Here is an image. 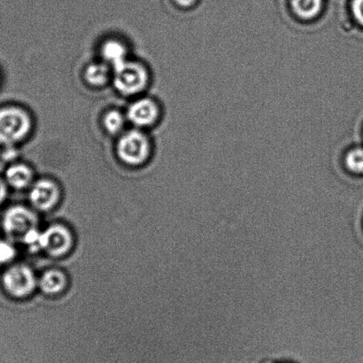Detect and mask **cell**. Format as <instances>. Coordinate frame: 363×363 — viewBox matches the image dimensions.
Returning a JSON list of instances; mask_svg holds the SVG:
<instances>
[{"instance_id": "3957f363", "label": "cell", "mask_w": 363, "mask_h": 363, "mask_svg": "<svg viewBox=\"0 0 363 363\" xmlns=\"http://www.w3.org/2000/svg\"><path fill=\"white\" fill-rule=\"evenodd\" d=\"M120 160L125 164L137 167L147 160L150 153V144L147 136L138 130H132L120 137L116 145Z\"/></svg>"}, {"instance_id": "8fae6325", "label": "cell", "mask_w": 363, "mask_h": 363, "mask_svg": "<svg viewBox=\"0 0 363 363\" xmlns=\"http://www.w3.org/2000/svg\"><path fill=\"white\" fill-rule=\"evenodd\" d=\"M67 277L61 270L45 271L38 281V286L45 294L55 295L62 292L67 286Z\"/></svg>"}, {"instance_id": "9a60e30c", "label": "cell", "mask_w": 363, "mask_h": 363, "mask_svg": "<svg viewBox=\"0 0 363 363\" xmlns=\"http://www.w3.org/2000/svg\"><path fill=\"white\" fill-rule=\"evenodd\" d=\"M125 123V116L118 111H108L104 116V128L111 135H116V133L121 132L124 128Z\"/></svg>"}, {"instance_id": "5bb4252c", "label": "cell", "mask_w": 363, "mask_h": 363, "mask_svg": "<svg viewBox=\"0 0 363 363\" xmlns=\"http://www.w3.org/2000/svg\"><path fill=\"white\" fill-rule=\"evenodd\" d=\"M345 167L351 174H363V149L354 147L345 157Z\"/></svg>"}, {"instance_id": "9c48e42d", "label": "cell", "mask_w": 363, "mask_h": 363, "mask_svg": "<svg viewBox=\"0 0 363 363\" xmlns=\"http://www.w3.org/2000/svg\"><path fill=\"white\" fill-rule=\"evenodd\" d=\"M292 12L298 19L310 22L323 11V0H291Z\"/></svg>"}, {"instance_id": "ac0fdd59", "label": "cell", "mask_w": 363, "mask_h": 363, "mask_svg": "<svg viewBox=\"0 0 363 363\" xmlns=\"http://www.w3.org/2000/svg\"><path fill=\"white\" fill-rule=\"evenodd\" d=\"M352 13L356 23L363 27V0H352Z\"/></svg>"}, {"instance_id": "ffe728a7", "label": "cell", "mask_w": 363, "mask_h": 363, "mask_svg": "<svg viewBox=\"0 0 363 363\" xmlns=\"http://www.w3.org/2000/svg\"><path fill=\"white\" fill-rule=\"evenodd\" d=\"M6 194H8V189H6V183L0 179V203L5 200Z\"/></svg>"}, {"instance_id": "7c38bea8", "label": "cell", "mask_w": 363, "mask_h": 363, "mask_svg": "<svg viewBox=\"0 0 363 363\" xmlns=\"http://www.w3.org/2000/svg\"><path fill=\"white\" fill-rule=\"evenodd\" d=\"M102 57L107 65H111L113 68L121 65L126 61L128 51L124 45L118 40H108L102 45Z\"/></svg>"}, {"instance_id": "7a4b0ae2", "label": "cell", "mask_w": 363, "mask_h": 363, "mask_svg": "<svg viewBox=\"0 0 363 363\" xmlns=\"http://www.w3.org/2000/svg\"><path fill=\"white\" fill-rule=\"evenodd\" d=\"M113 80L116 89L125 95H135L145 89L149 82V74L140 63L126 60L115 67Z\"/></svg>"}, {"instance_id": "6da1fadb", "label": "cell", "mask_w": 363, "mask_h": 363, "mask_svg": "<svg viewBox=\"0 0 363 363\" xmlns=\"http://www.w3.org/2000/svg\"><path fill=\"white\" fill-rule=\"evenodd\" d=\"M33 121L26 109L19 106L0 107V146H16L27 138Z\"/></svg>"}, {"instance_id": "5b68a950", "label": "cell", "mask_w": 363, "mask_h": 363, "mask_svg": "<svg viewBox=\"0 0 363 363\" xmlns=\"http://www.w3.org/2000/svg\"><path fill=\"white\" fill-rule=\"evenodd\" d=\"M73 236L68 228L56 224L45 229L41 234V250L48 255L59 258L70 251Z\"/></svg>"}, {"instance_id": "30bf717a", "label": "cell", "mask_w": 363, "mask_h": 363, "mask_svg": "<svg viewBox=\"0 0 363 363\" xmlns=\"http://www.w3.org/2000/svg\"><path fill=\"white\" fill-rule=\"evenodd\" d=\"M33 172L28 165L15 163L6 169V181L16 189H26L33 182Z\"/></svg>"}, {"instance_id": "8992f818", "label": "cell", "mask_w": 363, "mask_h": 363, "mask_svg": "<svg viewBox=\"0 0 363 363\" xmlns=\"http://www.w3.org/2000/svg\"><path fill=\"white\" fill-rule=\"evenodd\" d=\"M37 218L35 214L24 206H13L6 211L3 225L10 235H23L35 228Z\"/></svg>"}, {"instance_id": "e0dca14e", "label": "cell", "mask_w": 363, "mask_h": 363, "mask_svg": "<svg viewBox=\"0 0 363 363\" xmlns=\"http://www.w3.org/2000/svg\"><path fill=\"white\" fill-rule=\"evenodd\" d=\"M16 249L12 244L6 241H0V264L11 262L16 256Z\"/></svg>"}, {"instance_id": "277c9868", "label": "cell", "mask_w": 363, "mask_h": 363, "mask_svg": "<svg viewBox=\"0 0 363 363\" xmlns=\"http://www.w3.org/2000/svg\"><path fill=\"white\" fill-rule=\"evenodd\" d=\"M3 284L13 297L24 298L33 294L37 286V279L30 267L18 264L6 271Z\"/></svg>"}, {"instance_id": "ba28073f", "label": "cell", "mask_w": 363, "mask_h": 363, "mask_svg": "<svg viewBox=\"0 0 363 363\" xmlns=\"http://www.w3.org/2000/svg\"><path fill=\"white\" fill-rule=\"evenodd\" d=\"M160 108L156 102L149 98L140 99L133 102L128 111V118L138 128H147L157 122Z\"/></svg>"}, {"instance_id": "d6986e66", "label": "cell", "mask_w": 363, "mask_h": 363, "mask_svg": "<svg viewBox=\"0 0 363 363\" xmlns=\"http://www.w3.org/2000/svg\"><path fill=\"white\" fill-rule=\"evenodd\" d=\"M174 1L179 8L189 9L196 4L197 0H174Z\"/></svg>"}, {"instance_id": "52a82bcc", "label": "cell", "mask_w": 363, "mask_h": 363, "mask_svg": "<svg viewBox=\"0 0 363 363\" xmlns=\"http://www.w3.org/2000/svg\"><path fill=\"white\" fill-rule=\"evenodd\" d=\"M59 186L50 179L37 182L30 192V200L35 208L40 211H48L57 204L60 199Z\"/></svg>"}, {"instance_id": "2e32d148", "label": "cell", "mask_w": 363, "mask_h": 363, "mask_svg": "<svg viewBox=\"0 0 363 363\" xmlns=\"http://www.w3.org/2000/svg\"><path fill=\"white\" fill-rule=\"evenodd\" d=\"M41 234L36 228H31L29 231L23 235L24 245L27 246L31 252H38L41 250Z\"/></svg>"}, {"instance_id": "4fadbf2b", "label": "cell", "mask_w": 363, "mask_h": 363, "mask_svg": "<svg viewBox=\"0 0 363 363\" xmlns=\"http://www.w3.org/2000/svg\"><path fill=\"white\" fill-rule=\"evenodd\" d=\"M84 77L93 86H102L108 82L111 72L107 63H93L87 67Z\"/></svg>"}]
</instances>
